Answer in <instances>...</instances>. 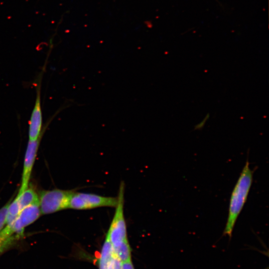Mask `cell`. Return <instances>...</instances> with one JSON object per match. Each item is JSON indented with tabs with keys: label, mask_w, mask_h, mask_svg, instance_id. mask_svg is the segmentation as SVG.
I'll list each match as a JSON object with an SVG mask.
<instances>
[{
	"label": "cell",
	"mask_w": 269,
	"mask_h": 269,
	"mask_svg": "<svg viewBox=\"0 0 269 269\" xmlns=\"http://www.w3.org/2000/svg\"><path fill=\"white\" fill-rule=\"evenodd\" d=\"M22 238L16 234H11L4 227L0 231V256L14 247Z\"/></svg>",
	"instance_id": "9c48e42d"
},
{
	"label": "cell",
	"mask_w": 269,
	"mask_h": 269,
	"mask_svg": "<svg viewBox=\"0 0 269 269\" xmlns=\"http://www.w3.org/2000/svg\"><path fill=\"white\" fill-rule=\"evenodd\" d=\"M122 269H134L132 260L122 263Z\"/></svg>",
	"instance_id": "5bb4252c"
},
{
	"label": "cell",
	"mask_w": 269,
	"mask_h": 269,
	"mask_svg": "<svg viewBox=\"0 0 269 269\" xmlns=\"http://www.w3.org/2000/svg\"><path fill=\"white\" fill-rule=\"evenodd\" d=\"M117 202V197L74 191L69 199L68 208L88 210L105 207L115 208Z\"/></svg>",
	"instance_id": "3957f363"
},
{
	"label": "cell",
	"mask_w": 269,
	"mask_h": 269,
	"mask_svg": "<svg viewBox=\"0 0 269 269\" xmlns=\"http://www.w3.org/2000/svg\"><path fill=\"white\" fill-rule=\"evenodd\" d=\"M113 249L116 256L122 263L131 260L132 250L128 240L113 247Z\"/></svg>",
	"instance_id": "8fae6325"
},
{
	"label": "cell",
	"mask_w": 269,
	"mask_h": 269,
	"mask_svg": "<svg viewBox=\"0 0 269 269\" xmlns=\"http://www.w3.org/2000/svg\"><path fill=\"white\" fill-rule=\"evenodd\" d=\"M43 71L38 77L36 83V98L30 120L29 122L28 137L29 140H34L38 138L40 134L44 132L50 124L51 119L42 128V115L41 107L40 91L41 77Z\"/></svg>",
	"instance_id": "8992f818"
},
{
	"label": "cell",
	"mask_w": 269,
	"mask_h": 269,
	"mask_svg": "<svg viewBox=\"0 0 269 269\" xmlns=\"http://www.w3.org/2000/svg\"><path fill=\"white\" fill-rule=\"evenodd\" d=\"M10 201L0 209V231L5 226L6 224V217L8 208Z\"/></svg>",
	"instance_id": "4fadbf2b"
},
{
	"label": "cell",
	"mask_w": 269,
	"mask_h": 269,
	"mask_svg": "<svg viewBox=\"0 0 269 269\" xmlns=\"http://www.w3.org/2000/svg\"><path fill=\"white\" fill-rule=\"evenodd\" d=\"M74 191L59 189L42 191L38 196L41 215L68 208L69 199Z\"/></svg>",
	"instance_id": "277c9868"
},
{
	"label": "cell",
	"mask_w": 269,
	"mask_h": 269,
	"mask_svg": "<svg viewBox=\"0 0 269 269\" xmlns=\"http://www.w3.org/2000/svg\"><path fill=\"white\" fill-rule=\"evenodd\" d=\"M254 172L247 159L231 195L227 220L222 234V237L227 236L230 240L237 220L247 201L253 183Z\"/></svg>",
	"instance_id": "6da1fadb"
},
{
	"label": "cell",
	"mask_w": 269,
	"mask_h": 269,
	"mask_svg": "<svg viewBox=\"0 0 269 269\" xmlns=\"http://www.w3.org/2000/svg\"><path fill=\"white\" fill-rule=\"evenodd\" d=\"M21 210L35 202H39L38 196L32 187H27L23 192L17 195L15 198Z\"/></svg>",
	"instance_id": "30bf717a"
},
{
	"label": "cell",
	"mask_w": 269,
	"mask_h": 269,
	"mask_svg": "<svg viewBox=\"0 0 269 269\" xmlns=\"http://www.w3.org/2000/svg\"><path fill=\"white\" fill-rule=\"evenodd\" d=\"M21 210L15 199L12 202H10L8 208L6 225L10 224L16 218Z\"/></svg>",
	"instance_id": "7c38bea8"
},
{
	"label": "cell",
	"mask_w": 269,
	"mask_h": 269,
	"mask_svg": "<svg viewBox=\"0 0 269 269\" xmlns=\"http://www.w3.org/2000/svg\"><path fill=\"white\" fill-rule=\"evenodd\" d=\"M97 264L99 269H122V262L116 256L113 246L106 237Z\"/></svg>",
	"instance_id": "ba28073f"
},
{
	"label": "cell",
	"mask_w": 269,
	"mask_h": 269,
	"mask_svg": "<svg viewBox=\"0 0 269 269\" xmlns=\"http://www.w3.org/2000/svg\"><path fill=\"white\" fill-rule=\"evenodd\" d=\"M125 183H120L117 196L118 202L115 212L106 234L107 238L113 247L128 240L126 222L124 216Z\"/></svg>",
	"instance_id": "7a4b0ae2"
},
{
	"label": "cell",
	"mask_w": 269,
	"mask_h": 269,
	"mask_svg": "<svg viewBox=\"0 0 269 269\" xmlns=\"http://www.w3.org/2000/svg\"><path fill=\"white\" fill-rule=\"evenodd\" d=\"M44 133L36 140H29L28 142L24 159L21 184L17 195L21 193L28 187L32 169Z\"/></svg>",
	"instance_id": "52a82bcc"
},
{
	"label": "cell",
	"mask_w": 269,
	"mask_h": 269,
	"mask_svg": "<svg viewBox=\"0 0 269 269\" xmlns=\"http://www.w3.org/2000/svg\"><path fill=\"white\" fill-rule=\"evenodd\" d=\"M41 215L39 202L32 203L23 208L16 218L4 227L10 234L23 237L25 228L35 222Z\"/></svg>",
	"instance_id": "5b68a950"
}]
</instances>
